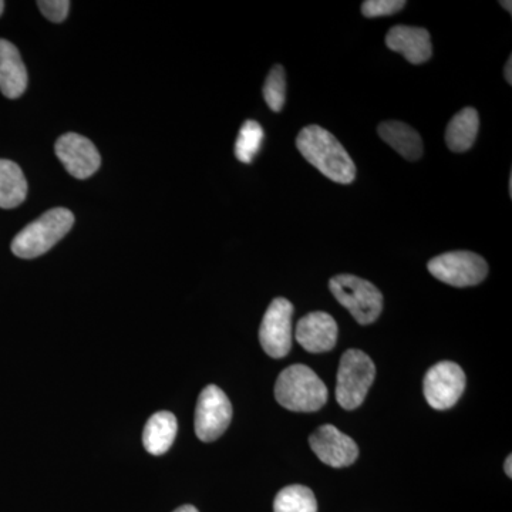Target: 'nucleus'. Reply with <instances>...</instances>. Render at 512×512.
<instances>
[{
  "label": "nucleus",
  "instance_id": "nucleus-17",
  "mask_svg": "<svg viewBox=\"0 0 512 512\" xmlns=\"http://www.w3.org/2000/svg\"><path fill=\"white\" fill-rule=\"evenodd\" d=\"M478 128H480V116L476 109L466 107V109L458 111L447 126V147L454 153H466L474 146Z\"/></svg>",
  "mask_w": 512,
  "mask_h": 512
},
{
  "label": "nucleus",
  "instance_id": "nucleus-9",
  "mask_svg": "<svg viewBox=\"0 0 512 512\" xmlns=\"http://www.w3.org/2000/svg\"><path fill=\"white\" fill-rule=\"evenodd\" d=\"M466 373L457 363L440 362L424 376V397L433 409H451L466 389Z\"/></svg>",
  "mask_w": 512,
  "mask_h": 512
},
{
  "label": "nucleus",
  "instance_id": "nucleus-14",
  "mask_svg": "<svg viewBox=\"0 0 512 512\" xmlns=\"http://www.w3.org/2000/svg\"><path fill=\"white\" fill-rule=\"evenodd\" d=\"M28 89V70L18 47L0 39V92L8 99H19Z\"/></svg>",
  "mask_w": 512,
  "mask_h": 512
},
{
  "label": "nucleus",
  "instance_id": "nucleus-26",
  "mask_svg": "<svg viewBox=\"0 0 512 512\" xmlns=\"http://www.w3.org/2000/svg\"><path fill=\"white\" fill-rule=\"evenodd\" d=\"M174 512H198V510L192 507V505H183V507L177 508Z\"/></svg>",
  "mask_w": 512,
  "mask_h": 512
},
{
  "label": "nucleus",
  "instance_id": "nucleus-5",
  "mask_svg": "<svg viewBox=\"0 0 512 512\" xmlns=\"http://www.w3.org/2000/svg\"><path fill=\"white\" fill-rule=\"evenodd\" d=\"M329 289L336 301L345 306L360 325H370L383 311V295L375 285L355 275L330 279Z\"/></svg>",
  "mask_w": 512,
  "mask_h": 512
},
{
  "label": "nucleus",
  "instance_id": "nucleus-8",
  "mask_svg": "<svg viewBox=\"0 0 512 512\" xmlns=\"http://www.w3.org/2000/svg\"><path fill=\"white\" fill-rule=\"evenodd\" d=\"M293 305L288 299L276 298L266 309L259 329V342L266 355L274 359L288 356L292 350Z\"/></svg>",
  "mask_w": 512,
  "mask_h": 512
},
{
  "label": "nucleus",
  "instance_id": "nucleus-2",
  "mask_svg": "<svg viewBox=\"0 0 512 512\" xmlns=\"http://www.w3.org/2000/svg\"><path fill=\"white\" fill-rule=\"evenodd\" d=\"M328 389L311 367H286L275 384V399L291 412H318L328 402Z\"/></svg>",
  "mask_w": 512,
  "mask_h": 512
},
{
  "label": "nucleus",
  "instance_id": "nucleus-3",
  "mask_svg": "<svg viewBox=\"0 0 512 512\" xmlns=\"http://www.w3.org/2000/svg\"><path fill=\"white\" fill-rule=\"evenodd\" d=\"M74 215L66 208H53L16 235L12 252L19 258L33 259L50 251L73 228Z\"/></svg>",
  "mask_w": 512,
  "mask_h": 512
},
{
  "label": "nucleus",
  "instance_id": "nucleus-16",
  "mask_svg": "<svg viewBox=\"0 0 512 512\" xmlns=\"http://www.w3.org/2000/svg\"><path fill=\"white\" fill-rule=\"evenodd\" d=\"M178 424L173 413L158 412L148 419L144 427L143 444L153 456H163L173 446Z\"/></svg>",
  "mask_w": 512,
  "mask_h": 512
},
{
  "label": "nucleus",
  "instance_id": "nucleus-12",
  "mask_svg": "<svg viewBox=\"0 0 512 512\" xmlns=\"http://www.w3.org/2000/svg\"><path fill=\"white\" fill-rule=\"evenodd\" d=\"M295 338L306 352H329L338 342V323L329 313H308L296 325Z\"/></svg>",
  "mask_w": 512,
  "mask_h": 512
},
{
  "label": "nucleus",
  "instance_id": "nucleus-1",
  "mask_svg": "<svg viewBox=\"0 0 512 512\" xmlns=\"http://www.w3.org/2000/svg\"><path fill=\"white\" fill-rule=\"evenodd\" d=\"M299 153L329 180L350 184L356 178V165L345 147L328 130L319 126L303 128L296 138Z\"/></svg>",
  "mask_w": 512,
  "mask_h": 512
},
{
  "label": "nucleus",
  "instance_id": "nucleus-13",
  "mask_svg": "<svg viewBox=\"0 0 512 512\" xmlns=\"http://www.w3.org/2000/svg\"><path fill=\"white\" fill-rule=\"evenodd\" d=\"M386 45L412 64L426 63L433 55L430 33L413 26H394L386 36Z\"/></svg>",
  "mask_w": 512,
  "mask_h": 512
},
{
  "label": "nucleus",
  "instance_id": "nucleus-25",
  "mask_svg": "<svg viewBox=\"0 0 512 512\" xmlns=\"http://www.w3.org/2000/svg\"><path fill=\"white\" fill-rule=\"evenodd\" d=\"M512 457L511 456H508L507 460H505V473H507V476L508 477H512V470H511V466H512Z\"/></svg>",
  "mask_w": 512,
  "mask_h": 512
},
{
  "label": "nucleus",
  "instance_id": "nucleus-24",
  "mask_svg": "<svg viewBox=\"0 0 512 512\" xmlns=\"http://www.w3.org/2000/svg\"><path fill=\"white\" fill-rule=\"evenodd\" d=\"M512 59L510 57V59H508V62L507 64H505V69H504V76H505V80H507L508 83H512Z\"/></svg>",
  "mask_w": 512,
  "mask_h": 512
},
{
  "label": "nucleus",
  "instance_id": "nucleus-10",
  "mask_svg": "<svg viewBox=\"0 0 512 512\" xmlns=\"http://www.w3.org/2000/svg\"><path fill=\"white\" fill-rule=\"evenodd\" d=\"M56 156L62 161L67 173L86 180L100 168L99 150L89 140L76 133H67L56 141Z\"/></svg>",
  "mask_w": 512,
  "mask_h": 512
},
{
  "label": "nucleus",
  "instance_id": "nucleus-11",
  "mask_svg": "<svg viewBox=\"0 0 512 512\" xmlns=\"http://www.w3.org/2000/svg\"><path fill=\"white\" fill-rule=\"evenodd\" d=\"M313 453L326 466L343 468L352 466L359 457V447L355 440L343 434L332 424L319 427L309 437Z\"/></svg>",
  "mask_w": 512,
  "mask_h": 512
},
{
  "label": "nucleus",
  "instance_id": "nucleus-23",
  "mask_svg": "<svg viewBox=\"0 0 512 512\" xmlns=\"http://www.w3.org/2000/svg\"><path fill=\"white\" fill-rule=\"evenodd\" d=\"M37 6L45 18L53 23L64 22L69 15L70 2L67 0H40L37 2Z\"/></svg>",
  "mask_w": 512,
  "mask_h": 512
},
{
  "label": "nucleus",
  "instance_id": "nucleus-15",
  "mask_svg": "<svg viewBox=\"0 0 512 512\" xmlns=\"http://www.w3.org/2000/svg\"><path fill=\"white\" fill-rule=\"evenodd\" d=\"M377 133L393 150L409 161L419 160L423 156V140L420 134L402 121H384Z\"/></svg>",
  "mask_w": 512,
  "mask_h": 512
},
{
  "label": "nucleus",
  "instance_id": "nucleus-20",
  "mask_svg": "<svg viewBox=\"0 0 512 512\" xmlns=\"http://www.w3.org/2000/svg\"><path fill=\"white\" fill-rule=\"evenodd\" d=\"M264 137V128L261 127V124L254 120L245 121L244 126L239 131L237 143H235V157L241 163H252L256 154L261 150Z\"/></svg>",
  "mask_w": 512,
  "mask_h": 512
},
{
  "label": "nucleus",
  "instance_id": "nucleus-6",
  "mask_svg": "<svg viewBox=\"0 0 512 512\" xmlns=\"http://www.w3.org/2000/svg\"><path fill=\"white\" fill-rule=\"evenodd\" d=\"M427 268L434 278L456 288L481 284L488 275V264L483 256L468 251L447 252L436 256Z\"/></svg>",
  "mask_w": 512,
  "mask_h": 512
},
{
  "label": "nucleus",
  "instance_id": "nucleus-19",
  "mask_svg": "<svg viewBox=\"0 0 512 512\" xmlns=\"http://www.w3.org/2000/svg\"><path fill=\"white\" fill-rule=\"evenodd\" d=\"M275 512H318L315 494L305 485H288L279 491L274 503Z\"/></svg>",
  "mask_w": 512,
  "mask_h": 512
},
{
  "label": "nucleus",
  "instance_id": "nucleus-27",
  "mask_svg": "<svg viewBox=\"0 0 512 512\" xmlns=\"http://www.w3.org/2000/svg\"><path fill=\"white\" fill-rule=\"evenodd\" d=\"M500 5H503V8L504 9H507L508 12H512V8H511V5L512 3L511 2H500Z\"/></svg>",
  "mask_w": 512,
  "mask_h": 512
},
{
  "label": "nucleus",
  "instance_id": "nucleus-22",
  "mask_svg": "<svg viewBox=\"0 0 512 512\" xmlns=\"http://www.w3.org/2000/svg\"><path fill=\"white\" fill-rule=\"evenodd\" d=\"M404 6L403 0H367L362 5V13L366 18H383L400 12Z\"/></svg>",
  "mask_w": 512,
  "mask_h": 512
},
{
  "label": "nucleus",
  "instance_id": "nucleus-4",
  "mask_svg": "<svg viewBox=\"0 0 512 512\" xmlns=\"http://www.w3.org/2000/svg\"><path fill=\"white\" fill-rule=\"evenodd\" d=\"M375 377V363L365 352L349 349L343 353L336 379V400L339 406L345 410H355L362 406Z\"/></svg>",
  "mask_w": 512,
  "mask_h": 512
},
{
  "label": "nucleus",
  "instance_id": "nucleus-7",
  "mask_svg": "<svg viewBox=\"0 0 512 512\" xmlns=\"http://www.w3.org/2000/svg\"><path fill=\"white\" fill-rule=\"evenodd\" d=\"M232 420V406L220 387L210 384L202 390L195 409V434L204 443L220 439Z\"/></svg>",
  "mask_w": 512,
  "mask_h": 512
},
{
  "label": "nucleus",
  "instance_id": "nucleus-18",
  "mask_svg": "<svg viewBox=\"0 0 512 512\" xmlns=\"http://www.w3.org/2000/svg\"><path fill=\"white\" fill-rule=\"evenodd\" d=\"M28 195V181L18 164L0 160V208L19 207Z\"/></svg>",
  "mask_w": 512,
  "mask_h": 512
},
{
  "label": "nucleus",
  "instance_id": "nucleus-21",
  "mask_svg": "<svg viewBox=\"0 0 512 512\" xmlns=\"http://www.w3.org/2000/svg\"><path fill=\"white\" fill-rule=\"evenodd\" d=\"M264 97L266 104L272 111L284 109L286 100V73L281 64L272 67L265 80Z\"/></svg>",
  "mask_w": 512,
  "mask_h": 512
},
{
  "label": "nucleus",
  "instance_id": "nucleus-28",
  "mask_svg": "<svg viewBox=\"0 0 512 512\" xmlns=\"http://www.w3.org/2000/svg\"><path fill=\"white\" fill-rule=\"evenodd\" d=\"M3 10H5V2H2V0H0V15H2Z\"/></svg>",
  "mask_w": 512,
  "mask_h": 512
}]
</instances>
